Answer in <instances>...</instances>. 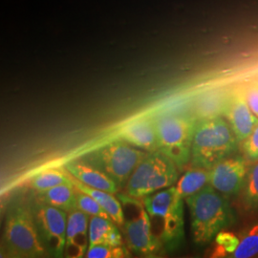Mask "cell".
<instances>
[{"mask_svg": "<svg viewBox=\"0 0 258 258\" xmlns=\"http://www.w3.org/2000/svg\"><path fill=\"white\" fill-rule=\"evenodd\" d=\"M76 210L84 212L88 216H101L111 219L109 214L90 195L76 188Z\"/></svg>", "mask_w": 258, "mask_h": 258, "instance_id": "23", "label": "cell"}, {"mask_svg": "<svg viewBox=\"0 0 258 258\" xmlns=\"http://www.w3.org/2000/svg\"><path fill=\"white\" fill-rule=\"evenodd\" d=\"M3 247L10 257L50 256L37 231L31 197H18L10 203L5 214Z\"/></svg>", "mask_w": 258, "mask_h": 258, "instance_id": "2", "label": "cell"}, {"mask_svg": "<svg viewBox=\"0 0 258 258\" xmlns=\"http://www.w3.org/2000/svg\"><path fill=\"white\" fill-rule=\"evenodd\" d=\"M69 176L71 178L72 184L77 189L90 195L102 206V209L109 214V216L113 221L115 222L118 226L123 227L124 220H125L123 207H122L120 200L114 196V194H110L108 191L90 187L86 184H83L79 180H77L73 176H71L70 174Z\"/></svg>", "mask_w": 258, "mask_h": 258, "instance_id": "17", "label": "cell"}, {"mask_svg": "<svg viewBox=\"0 0 258 258\" xmlns=\"http://www.w3.org/2000/svg\"><path fill=\"white\" fill-rule=\"evenodd\" d=\"M119 138L148 152L159 150L156 125L153 117L133 120L120 129Z\"/></svg>", "mask_w": 258, "mask_h": 258, "instance_id": "14", "label": "cell"}, {"mask_svg": "<svg viewBox=\"0 0 258 258\" xmlns=\"http://www.w3.org/2000/svg\"><path fill=\"white\" fill-rule=\"evenodd\" d=\"M89 218L79 210L68 213L64 256L80 258L85 256L89 248Z\"/></svg>", "mask_w": 258, "mask_h": 258, "instance_id": "12", "label": "cell"}, {"mask_svg": "<svg viewBox=\"0 0 258 258\" xmlns=\"http://www.w3.org/2000/svg\"><path fill=\"white\" fill-rule=\"evenodd\" d=\"M241 145L246 159L251 163L258 162V124Z\"/></svg>", "mask_w": 258, "mask_h": 258, "instance_id": "25", "label": "cell"}, {"mask_svg": "<svg viewBox=\"0 0 258 258\" xmlns=\"http://www.w3.org/2000/svg\"><path fill=\"white\" fill-rule=\"evenodd\" d=\"M118 225L112 219L101 216L89 218V247L94 245L121 246L122 236Z\"/></svg>", "mask_w": 258, "mask_h": 258, "instance_id": "16", "label": "cell"}, {"mask_svg": "<svg viewBox=\"0 0 258 258\" xmlns=\"http://www.w3.org/2000/svg\"><path fill=\"white\" fill-rule=\"evenodd\" d=\"M62 184H72L69 173L60 169H47L36 176L31 180L30 186L34 191L39 192L50 189L54 186Z\"/></svg>", "mask_w": 258, "mask_h": 258, "instance_id": "21", "label": "cell"}, {"mask_svg": "<svg viewBox=\"0 0 258 258\" xmlns=\"http://www.w3.org/2000/svg\"><path fill=\"white\" fill-rule=\"evenodd\" d=\"M190 217V232L194 243L204 246L231 227L235 214L229 198L208 184L185 199Z\"/></svg>", "mask_w": 258, "mask_h": 258, "instance_id": "1", "label": "cell"}, {"mask_svg": "<svg viewBox=\"0 0 258 258\" xmlns=\"http://www.w3.org/2000/svg\"><path fill=\"white\" fill-rule=\"evenodd\" d=\"M64 167L70 175L90 187L113 194H117L120 189L119 185L109 176L83 158L69 161L65 164Z\"/></svg>", "mask_w": 258, "mask_h": 258, "instance_id": "13", "label": "cell"}, {"mask_svg": "<svg viewBox=\"0 0 258 258\" xmlns=\"http://www.w3.org/2000/svg\"><path fill=\"white\" fill-rule=\"evenodd\" d=\"M33 197L42 203L69 212L76 210V187L73 184H62L44 191L34 192Z\"/></svg>", "mask_w": 258, "mask_h": 258, "instance_id": "18", "label": "cell"}, {"mask_svg": "<svg viewBox=\"0 0 258 258\" xmlns=\"http://www.w3.org/2000/svg\"><path fill=\"white\" fill-rule=\"evenodd\" d=\"M246 157H227L210 169V184L228 198L239 195L248 172Z\"/></svg>", "mask_w": 258, "mask_h": 258, "instance_id": "10", "label": "cell"}, {"mask_svg": "<svg viewBox=\"0 0 258 258\" xmlns=\"http://www.w3.org/2000/svg\"><path fill=\"white\" fill-rule=\"evenodd\" d=\"M126 199L134 212L132 216L126 217L124 215L123 229L128 249L140 256H157L165 248L152 230L151 220L144 204L128 195H126Z\"/></svg>", "mask_w": 258, "mask_h": 258, "instance_id": "8", "label": "cell"}, {"mask_svg": "<svg viewBox=\"0 0 258 258\" xmlns=\"http://www.w3.org/2000/svg\"><path fill=\"white\" fill-rule=\"evenodd\" d=\"M128 249L121 246L111 245H94L89 247L85 257L87 258H123L129 257Z\"/></svg>", "mask_w": 258, "mask_h": 258, "instance_id": "24", "label": "cell"}, {"mask_svg": "<svg viewBox=\"0 0 258 258\" xmlns=\"http://www.w3.org/2000/svg\"><path fill=\"white\" fill-rule=\"evenodd\" d=\"M37 231L50 256L63 257L68 212L31 197Z\"/></svg>", "mask_w": 258, "mask_h": 258, "instance_id": "9", "label": "cell"}, {"mask_svg": "<svg viewBox=\"0 0 258 258\" xmlns=\"http://www.w3.org/2000/svg\"><path fill=\"white\" fill-rule=\"evenodd\" d=\"M224 117L228 120L240 144L249 136L258 124V118L250 110L243 88L233 89L229 94V100Z\"/></svg>", "mask_w": 258, "mask_h": 258, "instance_id": "11", "label": "cell"}, {"mask_svg": "<svg viewBox=\"0 0 258 258\" xmlns=\"http://www.w3.org/2000/svg\"><path fill=\"white\" fill-rule=\"evenodd\" d=\"M239 144L225 118L197 120L190 165L210 170L225 158L233 155Z\"/></svg>", "mask_w": 258, "mask_h": 258, "instance_id": "4", "label": "cell"}, {"mask_svg": "<svg viewBox=\"0 0 258 258\" xmlns=\"http://www.w3.org/2000/svg\"><path fill=\"white\" fill-rule=\"evenodd\" d=\"M216 241L219 247L221 248L229 256L231 253L236 249L238 244H239V238L234 236L233 234L229 233V232H224L221 231L217 236H216Z\"/></svg>", "mask_w": 258, "mask_h": 258, "instance_id": "26", "label": "cell"}, {"mask_svg": "<svg viewBox=\"0 0 258 258\" xmlns=\"http://www.w3.org/2000/svg\"><path fill=\"white\" fill-rule=\"evenodd\" d=\"M143 204L148 212L157 237L164 248L172 251L184 239V199L178 194L175 184L144 197Z\"/></svg>", "mask_w": 258, "mask_h": 258, "instance_id": "3", "label": "cell"}, {"mask_svg": "<svg viewBox=\"0 0 258 258\" xmlns=\"http://www.w3.org/2000/svg\"><path fill=\"white\" fill-rule=\"evenodd\" d=\"M229 94L221 89H213L199 95L194 102L191 113L196 120L224 117Z\"/></svg>", "mask_w": 258, "mask_h": 258, "instance_id": "15", "label": "cell"}, {"mask_svg": "<svg viewBox=\"0 0 258 258\" xmlns=\"http://www.w3.org/2000/svg\"><path fill=\"white\" fill-rule=\"evenodd\" d=\"M258 255V221L250 225L239 237V244L230 257L250 258Z\"/></svg>", "mask_w": 258, "mask_h": 258, "instance_id": "22", "label": "cell"}, {"mask_svg": "<svg viewBox=\"0 0 258 258\" xmlns=\"http://www.w3.org/2000/svg\"><path fill=\"white\" fill-rule=\"evenodd\" d=\"M159 150L169 157L180 170L190 163L197 120L192 113L167 112L153 117Z\"/></svg>", "mask_w": 258, "mask_h": 258, "instance_id": "5", "label": "cell"}, {"mask_svg": "<svg viewBox=\"0 0 258 258\" xmlns=\"http://www.w3.org/2000/svg\"><path fill=\"white\" fill-rule=\"evenodd\" d=\"M147 154L148 151L134 148V146L119 138L81 158L100 168L120 188L125 187L130 176Z\"/></svg>", "mask_w": 258, "mask_h": 258, "instance_id": "7", "label": "cell"}, {"mask_svg": "<svg viewBox=\"0 0 258 258\" xmlns=\"http://www.w3.org/2000/svg\"><path fill=\"white\" fill-rule=\"evenodd\" d=\"M244 92L250 110L258 118V81L248 83L244 87Z\"/></svg>", "mask_w": 258, "mask_h": 258, "instance_id": "27", "label": "cell"}, {"mask_svg": "<svg viewBox=\"0 0 258 258\" xmlns=\"http://www.w3.org/2000/svg\"><path fill=\"white\" fill-rule=\"evenodd\" d=\"M210 184V170L192 166L182 176L175 184L178 194L185 200Z\"/></svg>", "mask_w": 258, "mask_h": 258, "instance_id": "19", "label": "cell"}, {"mask_svg": "<svg viewBox=\"0 0 258 258\" xmlns=\"http://www.w3.org/2000/svg\"><path fill=\"white\" fill-rule=\"evenodd\" d=\"M241 203L249 212L258 211V162L248 168L242 189L240 191Z\"/></svg>", "mask_w": 258, "mask_h": 258, "instance_id": "20", "label": "cell"}, {"mask_svg": "<svg viewBox=\"0 0 258 258\" xmlns=\"http://www.w3.org/2000/svg\"><path fill=\"white\" fill-rule=\"evenodd\" d=\"M179 170L175 163L162 151L148 152L129 178L125 185L126 195L143 199L170 187L177 183Z\"/></svg>", "mask_w": 258, "mask_h": 258, "instance_id": "6", "label": "cell"}]
</instances>
